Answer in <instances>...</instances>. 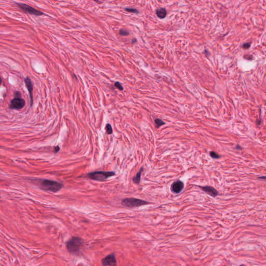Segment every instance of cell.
I'll return each instance as SVG.
<instances>
[{
	"label": "cell",
	"instance_id": "obj_1",
	"mask_svg": "<svg viewBox=\"0 0 266 266\" xmlns=\"http://www.w3.org/2000/svg\"><path fill=\"white\" fill-rule=\"evenodd\" d=\"M84 245V242L82 239L80 237H74L66 243V248L68 252L72 254H79L82 250Z\"/></svg>",
	"mask_w": 266,
	"mask_h": 266
},
{
	"label": "cell",
	"instance_id": "obj_2",
	"mask_svg": "<svg viewBox=\"0 0 266 266\" xmlns=\"http://www.w3.org/2000/svg\"><path fill=\"white\" fill-rule=\"evenodd\" d=\"M40 188L41 189L52 192H57L63 188V184L57 181L44 179L41 180L39 182Z\"/></svg>",
	"mask_w": 266,
	"mask_h": 266
},
{
	"label": "cell",
	"instance_id": "obj_3",
	"mask_svg": "<svg viewBox=\"0 0 266 266\" xmlns=\"http://www.w3.org/2000/svg\"><path fill=\"white\" fill-rule=\"evenodd\" d=\"M115 173L114 172L96 171L90 173L88 174V177L92 180L95 181H105L109 178L114 176Z\"/></svg>",
	"mask_w": 266,
	"mask_h": 266
},
{
	"label": "cell",
	"instance_id": "obj_4",
	"mask_svg": "<svg viewBox=\"0 0 266 266\" xmlns=\"http://www.w3.org/2000/svg\"><path fill=\"white\" fill-rule=\"evenodd\" d=\"M121 203L124 206L127 207H131V208L138 207L149 204V202L146 201L133 198L124 199L122 200Z\"/></svg>",
	"mask_w": 266,
	"mask_h": 266
},
{
	"label": "cell",
	"instance_id": "obj_5",
	"mask_svg": "<svg viewBox=\"0 0 266 266\" xmlns=\"http://www.w3.org/2000/svg\"><path fill=\"white\" fill-rule=\"evenodd\" d=\"M18 7L20 8L21 9H22L23 11L27 12L31 15H34L36 16H41L43 15V13L38 10L35 9L33 7H31V6L28 5L26 4L21 3H18L16 4Z\"/></svg>",
	"mask_w": 266,
	"mask_h": 266
},
{
	"label": "cell",
	"instance_id": "obj_6",
	"mask_svg": "<svg viewBox=\"0 0 266 266\" xmlns=\"http://www.w3.org/2000/svg\"><path fill=\"white\" fill-rule=\"evenodd\" d=\"M25 105V101L22 98H19L16 96L15 98L12 99L10 104V108L13 109H21L24 107Z\"/></svg>",
	"mask_w": 266,
	"mask_h": 266
},
{
	"label": "cell",
	"instance_id": "obj_7",
	"mask_svg": "<svg viewBox=\"0 0 266 266\" xmlns=\"http://www.w3.org/2000/svg\"><path fill=\"white\" fill-rule=\"evenodd\" d=\"M184 188V184L182 181L178 180L174 182L171 185V190L174 193H179Z\"/></svg>",
	"mask_w": 266,
	"mask_h": 266
},
{
	"label": "cell",
	"instance_id": "obj_8",
	"mask_svg": "<svg viewBox=\"0 0 266 266\" xmlns=\"http://www.w3.org/2000/svg\"><path fill=\"white\" fill-rule=\"evenodd\" d=\"M102 264L103 266H116V261L115 255L111 254L107 256L102 259Z\"/></svg>",
	"mask_w": 266,
	"mask_h": 266
},
{
	"label": "cell",
	"instance_id": "obj_9",
	"mask_svg": "<svg viewBox=\"0 0 266 266\" xmlns=\"http://www.w3.org/2000/svg\"><path fill=\"white\" fill-rule=\"evenodd\" d=\"M200 188L204 192H205L207 194H208L209 195H210V196L213 198H215L218 195L219 193L218 191L215 189V188H214L213 187L206 186H201V187H200Z\"/></svg>",
	"mask_w": 266,
	"mask_h": 266
},
{
	"label": "cell",
	"instance_id": "obj_10",
	"mask_svg": "<svg viewBox=\"0 0 266 266\" xmlns=\"http://www.w3.org/2000/svg\"><path fill=\"white\" fill-rule=\"evenodd\" d=\"M24 82L26 86L28 88V91L29 92L30 97V102H31V106H32V103H33V96H32V91H33V87H32V84L31 81L29 77H27L24 80Z\"/></svg>",
	"mask_w": 266,
	"mask_h": 266
},
{
	"label": "cell",
	"instance_id": "obj_11",
	"mask_svg": "<svg viewBox=\"0 0 266 266\" xmlns=\"http://www.w3.org/2000/svg\"><path fill=\"white\" fill-rule=\"evenodd\" d=\"M156 14L160 19H164L167 15V11L164 8H159L156 10Z\"/></svg>",
	"mask_w": 266,
	"mask_h": 266
},
{
	"label": "cell",
	"instance_id": "obj_12",
	"mask_svg": "<svg viewBox=\"0 0 266 266\" xmlns=\"http://www.w3.org/2000/svg\"><path fill=\"white\" fill-rule=\"evenodd\" d=\"M143 170H144V168L143 167H141L140 170L139 171V172L136 174V175H135V176H134L133 178V182L136 184H139L140 182V180H141V173L142 172H143Z\"/></svg>",
	"mask_w": 266,
	"mask_h": 266
},
{
	"label": "cell",
	"instance_id": "obj_13",
	"mask_svg": "<svg viewBox=\"0 0 266 266\" xmlns=\"http://www.w3.org/2000/svg\"><path fill=\"white\" fill-rule=\"evenodd\" d=\"M154 123L155 124V125L157 126V127H159V126H161L162 125H163L165 124V123L160 119H155V121H154Z\"/></svg>",
	"mask_w": 266,
	"mask_h": 266
},
{
	"label": "cell",
	"instance_id": "obj_14",
	"mask_svg": "<svg viewBox=\"0 0 266 266\" xmlns=\"http://www.w3.org/2000/svg\"><path fill=\"white\" fill-rule=\"evenodd\" d=\"M125 10L127 12H133V13H135V14L139 13V11L137 9L134 8H125Z\"/></svg>",
	"mask_w": 266,
	"mask_h": 266
},
{
	"label": "cell",
	"instance_id": "obj_15",
	"mask_svg": "<svg viewBox=\"0 0 266 266\" xmlns=\"http://www.w3.org/2000/svg\"><path fill=\"white\" fill-rule=\"evenodd\" d=\"M106 132L108 134L110 135L112 134V128L110 124H107L106 126Z\"/></svg>",
	"mask_w": 266,
	"mask_h": 266
},
{
	"label": "cell",
	"instance_id": "obj_16",
	"mask_svg": "<svg viewBox=\"0 0 266 266\" xmlns=\"http://www.w3.org/2000/svg\"><path fill=\"white\" fill-rule=\"evenodd\" d=\"M119 33L122 36H127L129 34V32L125 29H121L119 31Z\"/></svg>",
	"mask_w": 266,
	"mask_h": 266
},
{
	"label": "cell",
	"instance_id": "obj_17",
	"mask_svg": "<svg viewBox=\"0 0 266 266\" xmlns=\"http://www.w3.org/2000/svg\"><path fill=\"white\" fill-rule=\"evenodd\" d=\"M210 155H211V157L213 159H219L220 158V156L219 154H218L217 153L214 151H211L210 152Z\"/></svg>",
	"mask_w": 266,
	"mask_h": 266
},
{
	"label": "cell",
	"instance_id": "obj_18",
	"mask_svg": "<svg viewBox=\"0 0 266 266\" xmlns=\"http://www.w3.org/2000/svg\"><path fill=\"white\" fill-rule=\"evenodd\" d=\"M114 85H115V86L116 88H118L119 89H120L121 90H123V87H122V86L121 85V84L119 82H116L115 83V84H114Z\"/></svg>",
	"mask_w": 266,
	"mask_h": 266
},
{
	"label": "cell",
	"instance_id": "obj_19",
	"mask_svg": "<svg viewBox=\"0 0 266 266\" xmlns=\"http://www.w3.org/2000/svg\"><path fill=\"white\" fill-rule=\"evenodd\" d=\"M250 46H251V43H245V44H244L243 45L242 47H243V48L248 49V48H250Z\"/></svg>",
	"mask_w": 266,
	"mask_h": 266
},
{
	"label": "cell",
	"instance_id": "obj_20",
	"mask_svg": "<svg viewBox=\"0 0 266 266\" xmlns=\"http://www.w3.org/2000/svg\"><path fill=\"white\" fill-rule=\"evenodd\" d=\"M258 178V179H263V180H266V176H261V177H259Z\"/></svg>",
	"mask_w": 266,
	"mask_h": 266
},
{
	"label": "cell",
	"instance_id": "obj_21",
	"mask_svg": "<svg viewBox=\"0 0 266 266\" xmlns=\"http://www.w3.org/2000/svg\"><path fill=\"white\" fill-rule=\"evenodd\" d=\"M55 152H58V151H59V147H58V146H57V147H55Z\"/></svg>",
	"mask_w": 266,
	"mask_h": 266
},
{
	"label": "cell",
	"instance_id": "obj_22",
	"mask_svg": "<svg viewBox=\"0 0 266 266\" xmlns=\"http://www.w3.org/2000/svg\"><path fill=\"white\" fill-rule=\"evenodd\" d=\"M236 148L238 149H242V148H241V147H240V146H237Z\"/></svg>",
	"mask_w": 266,
	"mask_h": 266
},
{
	"label": "cell",
	"instance_id": "obj_23",
	"mask_svg": "<svg viewBox=\"0 0 266 266\" xmlns=\"http://www.w3.org/2000/svg\"><path fill=\"white\" fill-rule=\"evenodd\" d=\"M94 1H95L97 2H100L99 1H98V0H94Z\"/></svg>",
	"mask_w": 266,
	"mask_h": 266
}]
</instances>
